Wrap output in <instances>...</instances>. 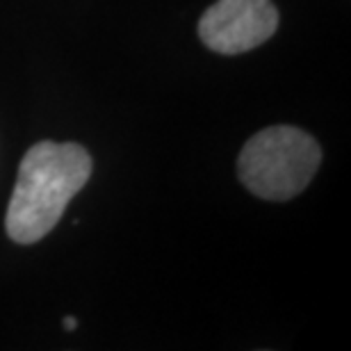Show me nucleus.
Wrapping results in <instances>:
<instances>
[{"instance_id":"nucleus-1","label":"nucleus","mask_w":351,"mask_h":351,"mask_svg":"<svg viewBox=\"0 0 351 351\" xmlns=\"http://www.w3.org/2000/svg\"><path fill=\"white\" fill-rule=\"evenodd\" d=\"M91 156L80 144L39 142L19 167L5 228L16 244H34L58 226L71 199L87 185Z\"/></svg>"},{"instance_id":"nucleus-2","label":"nucleus","mask_w":351,"mask_h":351,"mask_svg":"<svg viewBox=\"0 0 351 351\" xmlns=\"http://www.w3.org/2000/svg\"><path fill=\"white\" fill-rule=\"evenodd\" d=\"M322 162L317 139L294 125H271L244 144L237 173L251 194L290 201L311 185Z\"/></svg>"},{"instance_id":"nucleus-3","label":"nucleus","mask_w":351,"mask_h":351,"mask_svg":"<svg viewBox=\"0 0 351 351\" xmlns=\"http://www.w3.org/2000/svg\"><path fill=\"white\" fill-rule=\"evenodd\" d=\"M276 27L271 0H217L199 21V37L210 51L240 55L265 44Z\"/></svg>"},{"instance_id":"nucleus-4","label":"nucleus","mask_w":351,"mask_h":351,"mask_svg":"<svg viewBox=\"0 0 351 351\" xmlns=\"http://www.w3.org/2000/svg\"><path fill=\"white\" fill-rule=\"evenodd\" d=\"M75 326H78V322H75L73 317L64 319V331H75Z\"/></svg>"}]
</instances>
